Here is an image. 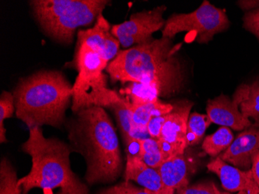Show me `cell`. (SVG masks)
I'll return each mask as SVG.
<instances>
[{
    "mask_svg": "<svg viewBox=\"0 0 259 194\" xmlns=\"http://www.w3.org/2000/svg\"><path fill=\"white\" fill-rule=\"evenodd\" d=\"M247 92L248 85H241L233 100L226 95L221 94L213 100H208L206 115L211 122L235 131H243L252 126L250 119L244 117L240 110V105L245 98Z\"/></svg>",
    "mask_w": 259,
    "mask_h": 194,
    "instance_id": "9c48e42d",
    "label": "cell"
},
{
    "mask_svg": "<svg viewBox=\"0 0 259 194\" xmlns=\"http://www.w3.org/2000/svg\"><path fill=\"white\" fill-rule=\"evenodd\" d=\"M229 27L230 20L225 10L204 0L200 7L190 14L171 15L162 29V37L172 40L178 33L191 32L196 33L198 43L206 44Z\"/></svg>",
    "mask_w": 259,
    "mask_h": 194,
    "instance_id": "8992f818",
    "label": "cell"
},
{
    "mask_svg": "<svg viewBox=\"0 0 259 194\" xmlns=\"http://www.w3.org/2000/svg\"><path fill=\"white\" fill-rule=\"evenodd\" d=\"M193 102L183 100L173 104V110L167 114L161 136L158 140L165 160L183 154L187 148L186 132Z\"/></svg>",
    "mask_w": 259,
    "mask_h": 194,
    "instance_id": "ba28073f",
    "label": "cell"
},
{
    "mask_svg": "<svg viewBox=\"0 0 259 194\" xmlns=\"http://www.w3.org/2000/svg\"><path fill=\"white\" fill-rule=\"evenodd\" d=\"M125 181H135L155 194H162V183L158 169L147 166L141 159L126 156Z\"/></svg>",
    "mask_w": 259,
    "mask_h": 194,
    "instance_id": "9a60e30c",
    "label": "cell"
},
{
    "mask_svg": "<svg viewBox=\"0 0 259 194\" xmlns=\"http://www.w3.org/2000/svg\"><path fill=\"white\" fill-rule=\"evenodd\" d=\"M251 169L256 183H257L259 186V151L253 156Z\"/></svg>",
    "mask_w": 259,
    "mask_h": 194,
    "instance_id": "1f68e13d",
    "label": "cell"
},
{
    "mask_svg": "<svg viewBox=\"0 0 259 194\" xmlns=\"http://www.w3.org/2000/svg\"><path fill=\"white\" fill-rule=\"evenodd\" d=\"M72 151L83 156L85 179L90 185L113 183L120 175V144L104 108L92 106L75 113L66 124Z\"/></svg>",
    "mask_w": 259,
    "mask_h": 194,
    "instance_id": "7a4b0ae2",
    "label": "cell"
},
{
    "mask_svg": "<svg viewBox=\"0 0 259 194\" xmlns=\"http://www.w3.org/2000/svg\"><path fill=\"white\" fill-rule=\"evenodd\" d=\"M106 0H32L30 8L42 31L52 40L71 45L79 27L97 20L109 4Z\"/></svg>",
    "mask_w": 259,
    "mask_h": 194,
    "instance_id": "5b68a950",
    "label": "cell"
},
{
    "mask_svg": "<svg viewBox=\"0 0 259 194\" xmlns=\"http://www.w3.org/2000/svg\"><path fill=\"white\" fill-rule=\"evenodd\" d=\"M240 110L246 118L259 122V79L248 85L245 98L240 105Z\"/></svg>",
    "mask_w": 259,
    "mask_h": 194,
    "instance_id": "cb8c5ba5",
    "label": "cell"
},
{
    "mask_svg": "<svg viewBox=\"0 0 259 194\" xmlns=\"http://www.w3.org/2000/svg\"><path fill=\"white\" fill-rule=\"evenodd\" d=\"M141 159L147 166L158 169L165 161V157L161 151L158 140L148 138L141 140Z\"/></svg>",
    "mask_w": 259,
    "mask_h": 194,
    "instance_id": "603a6c76",
    "label": "cell"
},
{
    "mask_svg": "<svg viewBox=\"0 0 259 194\" xmlns=\"http://www.w3.org/2000/svg\"><path fill=\"white\" fill-rule=\"evenodd\" d=\"M97 194H155L148 189H141L130 183V181H124L123 183L110 186L107 189H102Z\"/></svg>",
    "mask_w": 259,
    "mask_h": 194,
    "instance_id": "484cf974",
    "label": "cell"
},
{
    "mask_svg": "<svg viewBox=\"0 0 259 194\" xmlns=\"http://www.w3.org/2000/svg\"><path fill=\"white\" fill-rule=\"evenodd\" d=\"M114 113L124 143L135 136V126L132 119V103L122 96L110 108Z\"/></svg>",
    "mask_w": 259,
    "mask_h": 194,
    "instance_id": "ac0fdd59",
    "label": "cell"
},
{
    "mask_svg": "<svg viewBox=\"0 0 259 194\" xmlns=\"http://www.w3.org/2000/svg\"><path fill=\"white\" fill-rule=\"evenodd\" d=\"M259 151V126L250 127L233 141L221 158L223 161L241 170H250L252 158Z\"/></svg>",
    "mask_w": 259,
    "mask_h": 194,
    "instance_id": "7c38bea8",
    "label": "cell"
},
{
    "mask_svg": "<svg viewBox=\"0 0 259 194\" xmlns=\"http://www.w3.org/2000/svg\"><path fill=\"white\" fill-rule=\"evenodd\" d=\"M126 100L133 105L149 103L161 97L157 89L139 83H131L126 88L120 91Z\"/></svg>",
    "mask_w": 259,
    "mask_h": 194,
    "instance_id": "ffe728a7",
    "label": "cell"
},
{
    "mask_svg": "<svg viewBox=\"0 0 259 194\" xmlns=\"http://www.w3.org/2000/svg\"><path fill=\"white\" fill-rule=\"evenodd\" d=\"M238 7L244 11H250L259 8V0H241L237 3Z\"/></svg>",
    "mask_w": 259,
    "mask_h": 194,
    "instance_id": "4dcf8cb0",
    "label": "cell"
},
{
    "mask_svg": "<svg viewBox=\"0 0 259 194\" xmlns=\"http://www.w3.org/2000/svg\"><path fill=\"white\" fill-rule=\"evenodd\" d=\"M207 169L218 175L223 188L228 192L244 191L248 194H259V186L251 169L241 170L223 161L220 157L209 162Z\"/></svg>",
    "mask_w": 259,
    "mask_h": 194,
    "instance_id": "4fadbf2b",
    "label": "cell"
},
{
    "mask_svg": "<svg viewBox=\"0 0 259 194\" xmlns=\"http://www.w3.org/2000/svg\"><path fill=\"white\" fill-rule=\"evenodd\" d=\"M74 64L78 72L73 85V88H75L103 73V71L107 68L109 62L100 54L90 48L78 46L76 48Z\"/></svg>",
    "mask_w": 259,
    "mask_h": 194,
    "instance_id": "2e32d148",
    "label": "cell"
},
{
    "mask_svg": "<svg viewBox=\"0 0 259 194\" xmlns=\"http://www.w3.org/2000/svg\"><path fill=\"white\" fill-rule=\"evenodd\" d=\"M58 194H90L88 187L85 183L79 181L76 184L62 188Z\"/></svg>",
    "mask_w": 259,
    "mask_h": 194,
    "instance_id": "f546056e",
    "label": "cell"
},
{
    "mask_svg": "<svg viewBox=\"0 0 259 194\" xmlns=\"http://www.w3.org/2000/svg\"><path fill=\"white\" fill-rule=\"evenodd\" d=\"M107 76L104 72L72 88V110L74 113L92 106L111 108L121 100L122 96L107 88Z\"/></svg>",
    "mask_w": 259,
    "mask_h": 194,
    "instance_id": "30bf717a",
    "label": "cell"
},
{
    "mask_svg": "<svg viewBox=\"0 0 259 194\" xmlns=\"http://www.w3.org/2000/svg\"><path fill=\"white\" fill-rule=\"evenodd\" d=\"M16 111L15 101L13 93L4 91L0 96V142H7V131L4 126V121L12 118Z\"/></svg>",
    "mask_w": 259,
    "mask_h": 194,
    "instance_id": "d4e9b609",
    "label": "cell"
},
{
    "mask_svg": "<svg viewBox=\"0 0 259 194\" xmlns=\"http://www.w3.org/2000/svg\"><path fill=\"white\" fill-rule=\"evenodd\" d=\"M17 172L13 165L3 158L0 163V194H22Z\"/></svg>",
    "mask_w": 259,
    "mask_h": 194,
    "instance_id": "7402d4cb",
    "label": "cell"
},
{
    "mask_svg": "<svg viewBox=\"0 0 259 194\" xmlns=\"http://www.w3.org/2000/svg\"><path fill=\"white\" fill-rule=\"evenodd\" d=\"M73 86L62 71L41 70L19 80L14 89L16 116L29 129L59 128L72 99Z\"/></svg>",
    "mask_w": 259,
    "mask_h": 194,
    "instance_id": "3957f363",
    "label": "cell"
},
{
    "mask_svg": "<svg viewBox=\"0 0 259 194\" xmlns=\"http://www.w3.org/2000/svg\"><path fill=\"white\" fill-rule=\"evenodd\" d=\"M166 10L165 6H159L134 14L126 21L113 25L112 34L119 41L120 47L126 49L149 42L154 38L153 33L164 28L166 20L163 14Z\"/></svg>",
    "mask_w": 259,
    "mask_h": 194,
    "instance_id": "52a82bcc",
    "label": "cell"
},
{
    "mask_svg": "<svg viewBox=\"0 0 259 194\" xmlns=\"http://www.w3.org/2000/svg\"><path fill=\"white\" fill-rule=\"evenodd\" d=\"M173 108V104L164 103L160 98L143 104H132V119L135 126L134 138L144 140L151 138L147 130L150 120L154 117L168 114Z\"/></svg>",
    "mask_w": 259,
    "mask_h": 194,
    "instance_id": "e0dca14e",
    "label": "cell"
},
{
    "mask_svg": "<svg viewBox=\"0 0 259 194\" xmlns=\"http://www.w3.org/2000/svg\"><path fill=\"white\" fill-rule=\"evenodd\" d=\"M158 170L162 183V194H176L189 186L188 165L184 154L165 160Z\"/></svg>",
    "mask_w": 259,
    "mask_h": 194,
    "instance_id": "5bb4252c",
    "label": "cell"
},
{
    "mask_svg": "<svg viewBox=\"0 0 259 194\" xmlns=\"http://www.w3.org/2000/svg\"><path fill=\"white\" fill-rule=\"evenodd\" d=\"M167 114L161 115V116L154 117L150 120L149 123L147 126L149 136L151 138L158 140L161 136V131H162L163 125L166 121Z\"/></svg>",
    "mask_w": 259,
    "mask_h": 194,
    "instance_id": "f1b7e54d",
    "label": "cell"
},
{
    "mask_svg": "<svg viewBox=\"0 0 259 194\" xmlns=\"http://www.w3.org/2000/svg\"><path fill=\"white\" fill-rule=\"evenodd\" d=\"M23 152L31 157L32 167L27 176L18 180L23 194L33 188L49 191L68 187L79 182L70 165L69 144L58 138H45L41 128L29 129V138L22 144Z\"/></svg>",
    "mask_w": 259,
    "mask_h": 194,
    "instance_id": "277c9868",
    "label": "cell"
},
{
    "mask_svg": "<svg viewBox=\"0 0 259 194\" xmlns=\"http://www.w3.org/2000/svg\"><path fill=\"white\" fill-rule=\"evenodd\" d=\"M180 47L171 39L153 38L120 51L105 71L113 82L148 85L157 89L161 97L169 98L184 87V67L176 55Z\"/></svg>",
    "mask_w": 259,
    "mask_h": 194,
    "instance_id": "6da1fadb",
    "label": "cell"
},
{
    "mask_svg": "<svg viewBox=\"0 0 259 194\" xmlns=\"http://www.w3.org/2000/svg\"><path fill=\"white\" fill-rule=\"evenodd\" d=\"M215 186L212 183H199L180 189L176 194H217Z\"/></svg>",
    "mask_w": 259,
    "mask_h": 194,
    "instance_id": "83f0119b",
    "label": "cell"
},
{
    "mask_svg": "<svg viewBox=\"0 0 259 194\" xmlns=\"http://www.w3.org/2000/svg\"><path fill=\"white\" fill-rule=\"evenodd\" d=\"M212 123L206 114L193 113L188 121L186 141L188 146H193L199 144L203 139V135L209 125Z\"/></svg>",
    "mask_w": 259,
    "mask_h": 194,
    "instance_id": "44dd1931",
    "label": "cell"
},
{
    "mask_svg": "<svg viewBox=\"0 0 259 194\" xmlns=\"http://www.w3.org/2000/svg\"><path fill=\"white\" fill-rule=\"evenodd\" d=\"M243 27L259 41V8L246 12L243 17Z\"/></svg>",
    "mask_w": 259,
    "mask_h": 194,
    "instance_id": "4316f807",
    "label": "cell"
},
{
    "mask_svg": "<svg viewBox=\"0 0 259 194\" xmlns=\"http://www.w3.org/2000/svg\"><path fill=\"white\" fill-rule=\"evenodd\" d=\"M215 192H216L217 194H232L230 193V192H221V191H220L219 189H218V187L217 186H215ZM236 194H248L247 192H244V191H240V192H238V193Z\"/></svg>",
    "mask_w": 259,
    "mask_h": 194,
    "instance_id": "d6a6232c",
    "label": "cell"
},
{
    "mask_svg": "<svg viewBox=\"0 0 259 194\" xmlns=\"http://www.w3.org/2000/svg\"><path fill=\"white\" fill-rule=\"evenodd\" d=\"M77 37V47L90 48L100 54L109 63L120 52V42L112 34L110 23L103 14L99 16L93 27L78 30Z\"/></svg>",
    "mask_w": 259,
    "mask_h": 194,
    "instance_id": "8fae6325",
    "label": "cell"
},
{
    "mask_svg": "<svg viewBox=\"0 0 259 194\" xmlns=\"http://www.w3.org/2000/svg\"><path fill=\"white\" fill-rule=\"evenodd\" d=\"M234 140L231 130L227 127H221L216 132L205 138L202 148L206 154L216 157L222 151H226Z\"/></svg>",
    "mask_w": 259,
    "mask_h": 194,
    "instance_id": "d6986e66",
    "label": "cell"
}]
</instances>
